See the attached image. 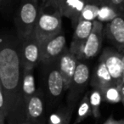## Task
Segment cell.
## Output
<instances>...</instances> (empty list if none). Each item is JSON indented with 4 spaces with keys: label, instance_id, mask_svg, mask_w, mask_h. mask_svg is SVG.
I'll list each match as a JSON object with an SVG mask.
<instances>
[{
    "label": "cell",
    "instance_id": "27",
    "mask_svg": "<svg viewBox=\"0 0 124 124\" xmlns=\"http://www.w3.org/2000/svg\"><path fill=\"white\" fill-rule=\"evenodd\" d=\"M70 120H71V119H70V118L66 119V120H65V121H63V122H60V123H59V124H69Z\"/></svg>",
    "mask_w": 124,
    "mask_h": 124
},
{
    "label": "cell",
    "instance_id": "7",
    "mask_svg": "<svg viewBox=\"0 0 124 124\" xmlns=\"http://www.w3.org/2000/svg\"><path fill=\"white\" fill-rule=\"evenodd\" d=\"M93 25L91 33L80 47L78 53L75 54L78 61L94 57L101 48L104 26L98 21H93Z\"/></svg>",
    "mask_w": 124,
    "mask_h": 124
},
{
    "label": "cell",
    "instance_id": "8",
    "mask_svg": "<svg viewBox=\"0 0 124 124\" xmlns=\"http://www.w3.org/2000/svg\"><path fill=\"white\" fill-rule=\"evenodd\" d=\"M66 48V39L63 31L40 42V63L58 60Z\"/></svg>",
    "mask_w": 124,
    "mask_h": 124
},
{
    "label": "cell",
    "instance_id": "23",
    "mask_svg": "<svg viewBox=\"0 0 124 124\" xmlns=\"http://www.w3.org/2000/svg\"><path fill=\"white\" fill-rule=\"evenodd\" d=\"M6 115H7V113H6V105H5V100H4V94L2 86L0 84V116L5 119Z\"/></svg>",
    "mask_w": 124,
    "mask_h": 124
},
{
    "label": "cell",
    "instance_id": "21",
    "mask_svg": "<svg viewBox=\"0 0 124 124\" xmlns=\"http://www.w3.org/2000/svg\"><path fill=\"white\" fill-rule=\"evenodd\" d=\"M88 100H89L90 107H91L92 115L95 118H98L100 116V107L102 101V94L100 90L93 88L90 93V94L88 95Z\"/></svg>",
    "mask_w": 124,
    "mask_h": 124
},
{
    "label": "cell",
    "instance_id": "10",
    "mask_svg": "<svg viewBox=\"0 0 124 124\" xmlns=\"http://www.w3.org/2000/svg\"><path fill=\"white\" fill-rule=\"evenodd\" d=\"M45 98L41 90H37L25 105V120L32 124H43Z\"/></svg>",
    "mask_w": 124,
    "mask_h": 124
},
{
    "label": "cell",
    "instance_id": "9",
    "mask_svg": "<svg viewBox=\"0 0 124 124\" xmlns=\"http://www.w3.org/2000/svg\"><path fill=\"white\" fill-rule=\"evenodd\" d=\"M21 43L20 54L22 70H34L40 63V43L34 35Z\"/></svg>",
    "mask_w": 124,
    "mask_h": 124
},
{
    "label": "cell",
    "instance_id": "4",
    "mask_svg": "<svg viewBox=\"0 0 124 124\" xmlns=\"http://www.w3.org/2000/svg\"><path fill=\"white\" fill-rule=\"evenodd\" d=\"M43 66V78L44 84V98L50 104L55 105L60 100L65 91L64 82L58 67V60L42 64Z\"/></svg>",
    "mask_w": 124,
    "mask_h": 124
},
{
    "label": "cell",
    "instance_id": "2",
    "mask_svg": "<svg viewBox=\"0 0 124 124\" xmlns=\"http://www.w3.org/2000/svg\"><path fill=\"white\" fill-rule=\"evenodd\" d=\"M62 30V16L55 0H42L32 35L42 42Z\"/></svg>",
    "mask_w": 124,
    "mask_h": 124
},
{
    "label": "cell",
    "instance_id": "5",
    "mask_svg": "<svg viewBox=\"0 0 124 124\" xmlns=\"http://www.w3.org/2000/svg\"><path fill=\"white\" fill-rule=\"evenodd\" d=\"M90 78L89 67L88 65L78 61L75 70L74 75L71 79V83L68 88L69 93L67 97V107L70 109H74L76 103L79 97L82 95L86 88Z\"/></svg>",
    "mask_w": 124,
    "mask_h": 124
},
{
    "label": "cell",
    "instance_id": "14",
    "mask_svg": "<svg viewBox=\"0 0 124 124\" xmlns=\"http://www.w3.org/2000/svg\"><path fill=\"white\" fill-rule=\"evenodd\" d=\"M93 21H78V22L77 23L76 26L74 27L75 31L72 41H71L69 48L70 51L74 55L78 53L80 47L82 46V44L84 43L85 40L88 38V37L91 33L93 25Z\"/></svg>",
    "mask_w": 124,
    "mask_h": 124
},
{
    "label": "cell",
    "instance_id": "1",
    "mask_svg": "<svg viewBox=\"0 0 124 124\" xmlns=\"http://www.w3.org/2000/svg\"><path fill=\"white\" fill-rule=\"evenodd\" d=\"M21 43L6 40L0 43V84L6 105V118L10 124L25 119V104L21 97L22 66L20 54Z\"/></svg>",
    "mask_w": 124,
    "mask_h": 124
},
{
    "label": "cell",
    "instance_id": "17",
    "mask_svg": "<svg viewBox=\"0 0 124 124\" xmlns=\"http://www.w3.org/2000/svg\"><path fill=\"white\" fill-rule=\"evenodd\" d=\"M123 89H124V83L116 86L111 85L106 89H105L101 93L102 99L105 100L108 103L116 104L123 101Z\"/></svg>",
    "mask_w": 124,
    "mask_h": 124
},
{
    "label": "cell",
    "instance_id": "29",
    "mask_svg": "<svg viewBox=\"0 0 124 124\" xmlns=\"http://www.w3.org/2000/svg\"><path fill=\"white\" fill-rule=\"evenodd\" d=\"M2 7V0H0V8Z\"/></svg>",
    "mask_w": 124,
    "mask_h": 124
},
{
    "label": "cell",
    "instance_id": "25",
    "mask_svg": "<svg viewBox=\"0 0 124 124\" xmlns=\"http://www.w3.org/2000/svg\"><path fill=\"white\" fill-rule=\"evenodd\" d=\"M13 0H2V6L4 8H8Z\"/></svg>",
    "mask_w": 124,
    "mask_h": 124
},
{
    "label": "cell",
    "instance_id": "13",
    "mask_svg": "<svg viewBox=\"0 0 124 124\" xmlns=\"http://www.w3.org/2000/svg\"><path fill=\"white\" fill-rule=\"evenodd\" d=\"M62 16L71 21L73 26L78 22L80 15L84 7L86 0H55Z\"/></svg>",
    "mask_w": 124,
    "mask_h": 124
},
{
    "label": "cell",
    "instance_id": "12",
    "mask_svg": "<svg viewBox=\"0 0 124 124\" xmlns=\"http://www.w3.org/2000/svg\"><path fill=\"white\" fill-rule=\"evenodd\" d=\"M105 33L108 40L123 54L124 48V20L122 16H116L107 22Z\"/></svg>",
    "mask_w": 124,
    "mask_h": 124
},
{
    "label": "cell",
    "instance_id": "16",
    "mask_svg": "<svg viewBox=\"0 0 124 124\" xmlns=\"http://www.w3.org/2000/svg\"><path fill=\"white\" fill-rule=\"evenodd\" d=\"M34 70H22L21 77V97L24 104L30 100L31 96L36 93L35 77L33 73Z\"/></svg>",
    "mask_w": 124,
    "mask_h": 124
},
{
    "label": "cell",
    "instance_id": "11",
    "mask_svg": "<svg viewBox=\"0 0 124 124\" xmlns=\"http://www.w3.org/2000/svg\"><path fill=\"white\" fill-rule=\"evenodd\" d=\"M78 63V60H77L76 56L70 51L68 47L58 58V67L63 78L65 91L69 88Z\"/></svg>",
    "mask_w": 124,
    "mask_h": 124
},
{
    "label": "cell",
    "instance_id": "28",
    "mask_svg": "<svg viewBox=\"0 0 124 124\" xmlns=\"http://www.w3.org/2000/svg\"><path fill=\"white\" fill-rule=\"evenodd\" d=\"M4 120H5V119L0 116V124H4Z\"/></svg>",
    "mask_w": 124,
    "mask_h": 124
},
{
    "label": "cell",
    "instance_id": "3",
    "mask_svg": "<svg viewBox=\"0 0 124 124\" xmlns=\"http://www.w3.org/2000/svg\"><path fill=\"white\" fill-rule=\"evenodd\" d=\"M39 4V0H21L16 16V26L20 41L32 35Z\"/></svg>",
    "mask_w": 124,
    "mask_h": 124
},
{
    "label": "cell",
    "instance_id": "26",
    "mask_svg": "<svg viewBox=\"0 0 124 124\" xmlns=\"http://www.w3.org/2000/svg\"><path fill=\"white\" fill-rule=\"evenodd\" d=\"M17 124H32V123H31V122H27V121H26L24 119V120H22V121H21L20 122H18Z\"/></svg>",
    "mask_w": 124,
    "mask_h": 124
},
{
    "label": "cell",
    "instance_id": "6",
    "mask_svg": "<svg viewBox=\"0 0 124 124\" xmlns=\"http://www.w3.org/2000/svg\"><path fill=\"white\" fill-rule=\"evenodd\" d=\"M106 67L114 85L124 83V57L118 51L106 48L100 59Z\"/></svg>",
    "mask_w": 124,
    "mask_h": 124
},
{
    "label": "cell",
    "instance_id": "15",
    "mask_svg": "<svg viewBox=\"0 0 124 124\" xmlns=\"http://www.w3.org/2000/svg\"><path fill=\"white\" fill-rule=\"evenodd\" d=\"M91 85L93 88L100 90V93H102L104 90L106 89L110 86L114 85L105 64L100 60H99L98 65H97L93 75L92 77Z\"/></svg>",
    "mask_w": 124,
    "mask_h": 124
},
{
    "label": "cell",
    "instance_id": "22",
    "mask_svg": "<svg viewBox=\"0 0 124 124\" xmlns=\"http://www.w3.org/2000/svg\"><path fill=\"white\" fill-rule=\"evenodd\" d=\"M123 2L124 0H105V3L113 8L121 16L123 15Z\"/></svg>",
    "mask_w": 124,
    "mask_h": 124
},
{
    "label": "cell",
    "instance_id": "24",
    "mask_svg": "<svg viewBox=\"0 0 124 124\" xmlns=\"http://www.w3.org/2000/svg\"><path fill=\"white\" fill-rule=\"evenodd\" d=\"M104 124H124V121L122 119L121 120H115L113 116H110Z\"/></svg>",
    "mask_w": 124,
    "mask_h": 124
},
{
    "label": "cell",
    "instance_id": "30",
    "mask_svg": "<svg viewBox=\"0 0 124 124\" xmlns=\"http://www.w3.org/2000/svg\"><path fill=\"white\" fill-rule=\"evenodd\" d=\"M100 2H105V0H100Z\"/></svg>",
    "mask_w": 124,
    "mask_h": 124
},
{
    "label": "cell",
    "instance_id": "19",
    "mask_svg": "<svg viewBox=\"0 0 124 124\" xmlns=\"http://www.w3.org/2000/svg\"><path fill=\"white\" fill-rule=\"evenodd\" d=\"M116 16H121L112 7H110L108 4L105 2H100V5L99 8L98 15L95 21H98L100 22H109L111 20H113Z\"/></svg>",
    "mask_w": 124,
    "mask_h": 124
},
{
    "label": "cell",
    "instance_id": "20",
    "mask_svg": "<svg viewBox=\"0 0 124 124\" xmlns=\"http://www.w3.org/2000/svg\"><path fill=\"white\" fill-rule=\"evenodd\" d=\"M91 115V107H90L89 100H88V94L87 93V94L84 95V97H83V100H81V102L79 104L74 124L80 123V122H83V120H85L87 117H88Z\"/></svg>",
    "mask_w": 124,
    "mask_h": 124
},
{
    "label": "cell",
    "instance_id": "18",
    "mask_svg": "<svg viewBox=\"0 0 124 124\" xmlns=\"http://www.w3.org/2000/svg\"><path fill=\"white\" fill-rule=\"evenodd\" d=\"M100 5V0H86L84 7H83V10H82L78 21H95L97 15H98Z\"/></svg>",
    "mask_w": 124,
    "mask_h": 124
}]
</instances>
